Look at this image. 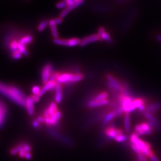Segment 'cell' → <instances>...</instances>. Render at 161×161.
Instances as JSON below:
<instances>
[{
    "label": "cell",
    "mask_w": 161,
    "mask_h": 161,
    "mask_svg": "<svg viewBox=\"0 0 161 161\" xmlns=\"http://www.w3.org/2000/svg\"><path fill=\"white\" fill-rule=\"evenodd\" d=\"M130 146H131V147L132 149L135 151V153H136V154H137V155H140V154H143V153H142V151L137 147L136 145H135L134 144H133V143H131V142H130Z\"/></svg>",
    "instance_id": "f546056e"
},
{
    "label": "cell",
    "mask_w": 161,
    "mask_h": 161,
    "mask_svg": "<svg viewBox=\"0 0 161 161\" xmlns=\"http://www.w3.org/2000/svg\"><path fill=\"white\" fill-rule=\"evenodd\" d=\"M63 22V19L60 18H57L54 19H50L48 20V26H52V25H55L57 26L58 24H60Z\"/></svg>",
    "instance_id": "cb8c5ba5"
},
{
    "label": "cell",
    "mask_w": 161,
    "mask_h": 161,
    "mask_svg": "<svg viewBox=\"0 0 161 161\" xmlns=\"http://www.w3.org/2000/svg\"><path fill=\"white\" fill-rule=\"evenodd\" d=\"M130 142L136 145L137 147L143 152L146 149H151V145L149 143L140 140L139 135L136 133H132L130 136Z\"/></svg>",
    "instance_id": "3957f363"
},
{
    "label": "cell",
    "mask_w": 161,
    "mask_h": 161,
    "mask_svg": "<svg viewBox=\"0 0 161 161\" xmlns=\"http://www.w3.org/2000/svg\"><path fill=\"white\" fill-rule=\"evenodd\" d=\"M33 41V38L31 35H27L26 36H24L21 39H19V43L26 46V45L31 43Z\"/></svg>",
    "instance_id": "ffe728a7"
},
{
    "label": "cell",
    "mask_w": 161,
    "mask_h": 161,
    "mask_svg": "<svg viewBox=\"0 0 161 161\" xmlns=\"http://www.w3.org/2000/svg\"><path fill=\"white\" fill-rule=\"evenodd\" d=\"M109 102L110 101L108 99H105L102 100H87L86 105L88 108L92 109L101 106L107 105L109 103Z\"/></svg>",
    "instance_id": "7c38bea8"
},
{
    "label": "cell",
    "mask_w": 161,
    "mask_h": 161,
    "mask_svg": "<svg viewBox=\"0 0 161 161\" xmlns=\"http://www.w3.org/2000/svg\"><path fill=\"white\" fill-rule=\"evenodd\" d=\"M156 38V39L158 41H159V42H161V35H158Z\"/></svg>",
    "instance_id": "e575fe53"
},
{
    "label": "cell",
    "mask_w": 161,
    "mask_h": 161,
    "mask_svg": "<svg viewBox=\"0 0 161 161\" xmlns=\"http://www.w3.org/2000/svg\"><path fill=\"white\" fill-rule=\"evenodd\" d=\"M144 116L148 120V124L153 128V130L157 131H160L161 130V122L155 116V115H151L149 112H144Z\"/></svg>",
    "instance_id": "8992f818"
},
{
    "label": "cell",
    "mask_w": 161,
    "mask_h": 161,
    "mask_svg": "<svg viewBox=\"0 0 161 161\" xmlns=\"http://www.w3.org/2000/svg\"><path fill=\"white\" fill-rule=\"evenodd\" d=\"M48 26V20H44L39 23L38 26V31L39 32H42Z\"/></svg>",
    "instance_id": "d4e9b609"
},
{
    "label": "cell",
    "mask_w": 161,
    "mask_h": 161,
    "mask_svg": "<svg viewBox=\"0 0 161 161\" xmlns=\"http://www.w3.org/2000/svg\"><path fill=\"white\" fill-rule=\"evenodd\" d=\"M55 91V101L57 103H60L63 98V88L61 84H57L54 90Z\"/></svg>",
    "instance_id": "2e32d148"
},
{
    "label": "cell",
    "mask_w": 161,
    "mask_h": 161,
    "mask_svg": "<svg viewBox=\"0 0 161 161\" xmlns=\"http://www.w3.org/2000/svg\"><path fill=\"white\" fill-rule=\"evenodd\" d=\"M126 139H127V137L126 135L125 134H122L120 135H118L115 140L118 142H124L126 141Z\"/></svg>",
    "instance_id": "f1b7e54d"
},
{
    "label": "cell",
    "mask_w": 161,
    "mask_h": 161,
    "mask_svg": "<svg viewBox=\"0 0 161 161\" xmlns=\"http://www.w3.org/2000/svg\"><path fill=\"white\" fill-rule=\"evenodd\" d=\"M104 134L109 139L115 140L118 135L123 134V131L121 129L116 128L113 124L106 127L104 130Z\"/></svg>",
    "instance_id": "52a82bcc"
},
{
    "label": "cell",
    "mask_w": 161,
    "mask_h": 161,
    "mask_svg": "<svg viewBox=\"0 0 161 161\" xmlns=\"http://www.w3.org/2000/svg\"><path fill=\"white\" fill-rule=\"evenodd\" d=\"M56 8H58V9H63L64 10L67 7V5L65 1H62L57 3L56 4Z\"/></svg>",
    "instance_id": "83f0119b"
},
{
    "label": "cell",
    "mask_w": 161,
    "mask_h": 161,
    "mask_svg": "<svg viewBox=\"0 0 161 161\" xmlns=\"http://www.w3.org/2000/svg\"><path fill=\"white\" fill-rule=\"evenodd\" d=\"M34 103L35 102L33 101L31 96L27 97L25 108H26L28 114L30 116H33L34 114Z\"/></svg>",
    "instance_id": "9a60e30c"
},
{
    "label": "cell",
    "mask_w": 161,
    "mask_h": 161,
    "mask_svg": "<svg viewBox=\"0 0 161 161\" xmlns=\"http://www.w3.org/2000/svg\"><path fill=\"white\" fill-rule=\"evenodd\" d=\"M97 34L100 38V41H103L108 42V43H112V38L111 35L106 31L103 27H100L99 30Z\"/></svg>",
    "instance_id": "8fae6325"
},
{
    "label": "cell",
    "mask_w": 161,
    "mask_h": 161,
    "mask_svg": "<svg viewBox=\"0 0 161 161\" xmlns=\"http://www.w3.org/2000/svg\"><path fill=\"white\" fill-rule=\"evenodd\" d=\"M124 128H125V131L126 133L130 132V114H125Z\"/></svg>",
    "instance_id": "44dd1931"
},
{
    "label": "cell",
    "mask_w": 161,
    "mask_h": 161,
    "mask_svg": "<svg viewBox=\"0 0 161 161\" xmlns=\"http://www.w3.org/2000/svg\"><path fill=\"white\" fill-rule=\"evenodd\" d=\"M8 113V109L5 104L0 100V128L5 121Z\"/></svg>",
    "instance_id": "4fadbf2b"
},
{
    "label": "cell",
    "mask_w": 161,
    "mask_h": 161,
    "mask_svg": "<svg viewBox=\"0 0 161 161\" xmlns=\"http://www.w3.org/2000/svg\"><path fill=\"white\" fill-rule=\"evenodd\" d=\"M30 154H31V147L29 144L24 142L20 143L10 150L12 155L18 154L21 158H26V156Z\"/></svg>",
    "instance_id": "7a4b0ae2"
},
{
    "label": "cell",
    "mask_w": 161,
    "mask_h": 161,
    "mask_svg": "<svg viewBox=\"0 0 161 161\" xmlns=\"http://www.w3.org/2000/svg\"><path fill=\"white\" fill-rule=\"evenodd\" d=\"M135 133L138 135H151L154 132V130L147 122L140 123L134 128Z\"/></svg>",
    "instance_id": "277c9868"
},
{
    "label": "cell",
    "mask_w": 161,
    "mask_h": 161,
    "mask_svg": "<svg viewBox=\"0 0 161 161\" xmlns=\"http://www.w3.org/2000/svg\"><path fill=\"white\" fill-rule=\"evenodd\" d=\"M50 134H52V135H53V137H54L55 138L62 141L64 143L67 144V145H72V144H73V143H72V141L71 140H70L68 139L65 137L64 136H62L61 134H58L57 132H56V131H55L54 130L51 131H50Z\"/></svg>",
    "instance_id": "e0dca14e"
},
{
    "label": "cell",
    "mask_w": 161,
    "mask_h": 161,
    "mask_svg": "<svg viewBox=\"0 0 161 161\" xmlns=\"http://www.w3.org/2000/svg\"><path fill=\"white\" fill-rule=\"evenodd\" d=\"M63 1H65L66 3H67V2H69V1H71V0H63Z\"/></svg>",
    "instance_id": "d590c367"
},
{
    "label": "cell",
    "mask_w": 161,
    "mask_h": 161,
    "mask_svg": "<svg viewBox=\"0 0 161 161\" xmlns=\"http://www.w3.org/2000/svg\"><path fill=\"white\" fill-rule=\"evenodd\" d=\"M53 43L60 46L69 47V39H62V38H57L53 39Z\"/></svg>",
    "instance_id": "d6986e66"
},
{
    "label": "cell",
    "mask_w": 161,
    "mask_h": 161,
    "mask_svg": "<svg viewBox=\"0 0 161 161\" xmlns=\"http://www.w3.org/2000/svg\"><path fill=\"white\" fill-rule=\"evenodd\" d=\"M53 65L52 63L46 64L41 71V79L43 84H46L48 82L51 78L52 73L54 72Z\"/></svg>",
    "instance_id": "5b68a950"
},
{
    "label": "cell",
    "mask_w": 161,
    "mask_h": 161,
    "mask_svg": "<svg viewBox=\"0 0 161 161\" xmlns=\"http://www.w3.org/2000/svg\"><path fill=\"white\" fill-rule=\"evenodd\" d=\"M117 116V112L116 109L111 110L109 112L106 113V115L104 116L103 119L102 120V124L103 125H106L110 122H111L115 117Z\"/></svg>",
    "instance_id": "5bb4252c"
},
{
    "label": "cell",
    "mask_w": 161,
    "mask_h": 161,
    "mask_svg": "<svg viewBox=\"0 0 161 161\" xmlns=\"http://www.w3.org/2000/svg\"><path fill=\"white\" fill-rule=\"evenodd\" d=\"M18 51L22 54L25 56H29V52L26 48V46L19 43V46H18Z\"/></svg>",
    "instance_id": "603a6c76"
},
{
    "label": "cell",
    "mask_w": 161,
    "mask_h": 161,
    "mask_svg": "<svg viewBox=\"0 0 161 161\" xmlns=\"http://www.w3.org/2000/svg\"><path fill=\"white\" fill-rule=\"evenodd\" d=\"M75 73H61L57 79V84H65L66 86H70L73 84V78Z\"/></svg>",
    "instance_id": "ba28073f"
},
{
    "label": "cell",
    "mask_w": 161,
    "mask_h": 161,
    "mask_svg": "<svg viewBox=\"0 0 161 161\" xmlns=\"http://www.w3.org/2000/svg\"><path fill=\"white\" fill-rule=\"evenodd\" d=\"M150 160H151V161H159V159H158V158H157L156 156H155V155L151 156V157L150 158Z\"/></svg>",
    "instance_id": "836d02e7"
},
{
    "label": "cell",
    "mask_w": 161,
    "mask_h": 161,
    "mask_svg": "<svg viewBox=\"0 0 161 161\" xmlns=\"http://www.w3.org/2000/svg\"><path fill=\"white\" fill-rule=\"evenodd\" d=\"M0 94L22 107H25L27 97L18 87L0 82Z\"/></svg>",
    "instance_id": "6da1fadb"
},
{
    "label": "cell",
    "mask_w": 161,
    "mask_h": 161,
    "mask_svg": "<svg viewBox=\"0 0 161 161\" xmlns=\"http://www.w3.org/2000/svg\"><path fill=\"white\" fill-rule=\"evenodd\" d=\"M41 124L38 122V120H37L36 119H35L33 121V122H32V126L34 127V128H39V126H41Z\"/></svg>",
    "instance_id": "1f68e13d"
},
{
    "label": "cell",
    "mask_w": 161,
    "mask_h": 161,
    "mask_svg": "<svg viewBox=\"0 0 161 161\" xmlns=\"http://www.w3.org/2000/svg\"><path fill=\"white\" fill-rule=\"evenodd\" d=\"M100 41V38L98 35L97 33H94V34H92L89 36L84 37V38L81 39V43L80 46L81 47H85L88 45L89 44L94 43V42H97Z\"/></svg>",
    "instance_id": "9c48e42d"
},
{
    "label": "cell",
    "mask_w": 161,
    "mask_h": 161,
    "mask_svg": "<svg viewBox=\"0 0 161 161\" xmlns=\"http://www.w3.org/2000/svg\"><path fill=\"white\" fill-rule=\"evenodd\" d=\"M41 88L39 86H33L32 88V92L33 93V95L38 96L41 91Z\"/></svg>",
    "instance_id": "4dcf8cb0"
},
{
    "label": "cell",
    "mask_w": 161,
    "mask_h": 161,
    "mask_svg": "<svg viewBox=\"0 0 161 161\" xmlns=\"http://www.w3.org/2000/svg\"><path fill=\"white\" fill-rule=\"evenodd\" d=\"M11 57L12 58L14 59V60H19L22 57V54L19 52V51H16L13 53H12Z\"/></svg>",
    "instance_id": "4316f807"
},
{
    "label": "cell",
    "mask_w": 161,
    "mask_h": 161,
    "mask_svg": "<svg viewBox=\"0 0 161 161\" xmlns=\"http://www.w3.org/2000/svg\"><path fill=\"white\" fill-rule=\"evenodd\" d=\"M57 82L56 81L50 80L48 82L44 84V86L43 87H42L38 96L41 97L43 96L46 92L53 90H54L57 86Z\"/></svg>",
    "instance_id": "30bf717a"
},
{
    "label": "cell",
    "mask_w": 161,
    "mask_h": 161,
    "mask_svg": "<svg viewBox=\"0 0 161 161\" xmlns=\"http://www.w3.org/2000/svg\"><path fill=\"white\" fill-rule=\"evenodd\" d=\"M31 97H32V100H33V101H34V102H38V101H39L40 97H39L38 96L32 95V96H31Z\"/></svg>",
    "instance_id": "d6a6232c"
},
{
    "label": "cell",
    "mask_w": 161,
    "mask_h": 161,
    "mask_svg": "<svg viewBox=\"0 0 161 161\" xmlns=\"http://www.w3.org/2000/svg\"><path fill=\"white\" fill-rule=\"evenodd\" d=\"M109 96L108 93L106 91L100 92L97 94L90 97L88 100H102L105 99H107Z\"/></svg>",
    "instance_id": "ac0fdd59"
},
{
    "label": "cell",
    "mask_w": 161,
    "mask_h": 161,
    "mask_svg": "<svg viewBox=\"0 0 161 161\" xmlns=\"http://www.w3.org/2000/svg\"><path fill=\"white\" fill-rule=\"evenodd\" d=\"M19 43V42L17 41L16 39H13L12 41L9 46H8V48H9V50L12 52V53H13L18 50Z\"/></svg>",
    "instance_id": "7402d4cb"
},
{
    "label": "cell",
    "mask_w": 161,
    "mask_h": 161,
    "mask_svg": "<svg viewBox=\"0 0 161 161\" xmlns=\"http://www.w3.org/2000/svg\"><path fill=\"white\" fill-rule=\"evenodd\" d=\"M49 26L50 28L51 32H52L53 39L58 38V32L57 31V26H55V25H52V26Z\"/></svg>",
    "instance_id": "484cf974"
}]
</instances>
